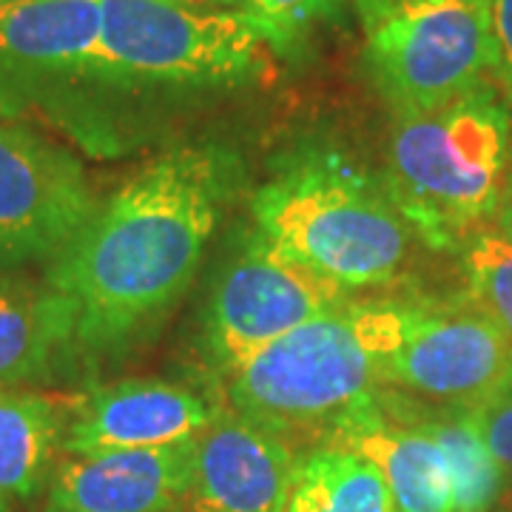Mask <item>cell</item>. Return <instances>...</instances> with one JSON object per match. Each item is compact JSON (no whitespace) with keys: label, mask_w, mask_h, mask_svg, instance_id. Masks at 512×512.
I'll use <instances>...</instances> for the list:
<instances>
[{"label":"cell","mask_w":512,"mask_h":512,"mask_svg":"<svg viewBox=\"0 0 512 512\" xmlns=\"http://www.w3.org/2000/svg\"><path fill=\"white\" fill-rule=\"evenodd\" d=\"M237 160L217 146H183L143 165L49 262L46 282L74 313L77 359L131 348L200 268Z\"/></svg>","instance_id":"cell-1"},{"label":"cell","mask_w":512,"mask_h":512,"mask_svg":"<svg viewBox=\"0 0 512 512\" xmlns=\"http://www.w3.org/2000/svg\"><path fill=\"white\" fill-rule=\"evenodd\" d=\"M251 214L265 242L345 291L396 279L410 251V228L384 180L325 143L282 154Z\"/></svg>","instance_id":"cell-2"},{"label":"cell","mask_w":512,"mask_h":512,"mask_svg":"<svg viewBox=\"0 0 512 512\" xmlns=\"http://www.w3.org/2000/svg\"><path fill=\"white\" fill-rule=\"evenodd\" d=\"M510 165L512 114L481 83L441 109L399 117L384 185L427 248L458 251L495 217Z\"/></svg>","instance_id":"cell-3"},{"label":"cell","mask_w":512,"mask_h":512,"mask_svg":"<svg viewBox=\"0 0 512 512\" xmlns=\"http://www.w3.org/2000/svg\"><path fill=\"white\" fill-rule=\"evenodd\" d=\"M271 46L237 9L100 0L97 89H222L265 72Z\"/></svg>","instance_id":"cell-4"},{"label":"cell","mask_w":512,"mask_h":512,"mask_svg":"<svg viewBox=\"0 0 512 512\" xmlns=\"http://www.w3.org/2000/svg\"><path fill=\"white\" fill-rule=\"evenodd\" d=\"M382 387L348 299L234 370L228 402L288 441L322 436L328 444L345 421L379 402Z\"/></svg>","instance_id":"cell-5"},{"label":"cell","mask_w":512,"mask_h":512,"mask_svg":"<svg viewBox=\"0 0 512 512\" xmlns=\"http://www.w3.org/2000/svg\"><path fill=\"white\" fill-rule=\"evenodd\" d=\"M384 387L470 413L512 393V339L473 305L353 302Z\"/></svg>","instance_id":"cell-6"},{"label":"cell","mask_w":512,"mask_h":512,"mask_svg":"<svg viewBox=\"0 0 512 512\" xmlns=\"http://www.w3.org/2000/svg\"><path fill=\"white\" fill-rule=\"evenodd\" d=\"M373 86L399 117L473 92L493 72L490 0H356Z\"/></svg>","instance_id":"cell-7"},{"label":"cell","mask_w":512,"mask_h":512,"mask_svg":"<svg viewBox=\"0 0 512 512\" xmlns=\"http://www.w3.org/2000/svg\"><path fill=\"white\" fill-rule=\"evenodd\" d=\"M97 43L100 0H0V120L40 109L83 126Z\"/></svg>","instance_id":"cell-8"},{"label":"cell","mask_w":512,"mask_h":512,"mask_svg":"<svg viewBox=\"0 0 512 512\" xmlns=\"http://www.w3.org/2000/svg\"><path fill=\"white\" fill-rule=\"evenodd\" d=\"M348 302V291L254 237L228 265L208 311V350L228 376L285 333Z\"/></svg>","instance_id":"cell-9"},{"label":"cell","mask_w":512,"mask_h":512,"mask_svg":"<svg viewBox=\"0 0 512 512\" xmlns=\"http://www.w3.org/2000/svg\"><path fill=\"white\" fill-rule=\"evenodd\" d=\"M83 163L35 128L0 120V268L55 259L92 220Z\"/></svg>","instance_id":"cell-10"},{"label":"cell","mask_w":512,"mask_h":512,"mask_svg":"<svg viewBox=\"0 0 512 512\" xmlns=\"http://www.w3.org/2000/svg\"><path fill=\"white\" fill-rule=\"evenodd\" d=\"M299 458L293 444L234 407L194 439V473L177 512H285Z\"/></svg>","instance_id":"cell-11"},{"label":"cell","mask_w":512,"mask_h":512,"mask_svg":"<svg viewBox=\"0 0 512 512\" xmlns=\"http://www.w3.org/2000/svg\"><path fill=\"white\" fill-rule=\"evenodd\" d=\"M220 404L185 384L126 379L69 396L63 453L151 450L200 436Z\"/></svg>","instance_id":"cell-12"},{"label":"cell","mask_w":512,"mask_h":512,"mask_svg":"<svg viewBox=\"0 0 512 512\" xmlns=\"http://www.w3.org/2000/svg\"><path fill=\"white\" fill-rule=\"evenodd\" d=\"M191 473L194 439L151 450L63 453L43 512H177Z\"/></svg>","instance_id":"cell-13"},{"label":"cell","mask_w":512,"mask_h":512,"mask_svg":"<svg viewBox=\"0 0 512 512\" xmlns=\"http://www.w3.org/2000/svg\"><path fill=\"white\" fill-rule=\"evenodd\" d=\"M328 444L373 461L387 481L396 512H456L444 453L419 424L404 419L387 387L379 402L345 421Z\"/></svg>","instance_id":"cell-14"},{"label":"cell","mask_w":512,"mask_h":512,"mask_svg":"<svg viewBox=\"0 0 512 512\" xmlns=\"http://www.w3.org/2000/svg\"><path fill=\"white\" fill-rule=\"evenodd\" d=\"M72 362V305L46 279L0 268V387L49 382Z\"/></svg>","instance_id":"cell-15"},{"label":"cell","mask_w":512,"mask_h":512,"mask_svg":"<svg viewBox=\"0 0 512 512\" xmlns=\"http://www.w3.org/2000/svg\"><path fill=\"white\" fill-rule=\"evenodd\" d=\"M66 419L63 396L0 387V512H26L49 490Z\"/></svg>","instance_id":"cell-16"},{"label":"cell","mask_w":512,"mask_h":512,"mask_svg":"<svg viewBox=\"0 0 512 512\" xmlns=\"http://www.w3.org/2000/svg\"><path fill=\"white\" fill-rule=\"evenodd\" d=\"M285 512H396L379 467L348 447L322 444L299 458Z\"/></svg>","instance_id":"cell-17"},{"label":"cell","mask_w":512,"mask_h":512,"mask_svg":"<svg viewBox=\"0 0 512 512\" xmlns=\"http://www.w3.org/2000/svg\"><path fill=\"white\" fill-rule=\"evenodd\" d=\"M430 439L439 444L444 453L450 481H453V501L456 512H490L493 504L504 493V470L495 464L490 450L473 430L464 413H447L424 416L416 421Z\"/></svg>","instance_id":"cell-18"},{"label":"cell","mask_w":512,"mask_h":512,"mask_svg":"<svg viewBox=\"0 0 512 512\" xmlns=\"http://www.w3.org/2000/svg\"><path fill=\"white\" fill-rule=\"evenodd\" d=\"M464 302L512 339V242L481 231L464 251Z\"/></svg>","instance_id":"cell-19"},{"label":"cell","mask_w":512,"mask_h":512,"mask_svg":"<svg viewBox=\"0 0 512 512\" xmlns=\"http://www.w3.org/2000/svg\"><path fill=\"white\" fill-rule=\"evenodd\" d=\"M345 0H234L239 15L251 20L276 55H293L313 26L336 20Z\"/></svg>","instance_id":"cell-20"},{"label":"cell","mask_w":512,"mask_h":512,"mask_svg":"<svg viewBox=\"0 0 512 512\" xmlns=\"http://www.w3.org/2000/svg\"><path fill=\"white\" fill-rule=\"evenodd\" d=\"M473 430H476L484 447L490 450V456L495 458V464L504 470V476H512V393L504 399L484 404L478 410L464 413Z\"/></svg>","instance_id":"cell-21"},{"label":"cell","mask_w":512,"mask_h":512,"mask_svg":"<svg viewBox=\"0 0 512 512\" xmlns=\"http://www.w3.org/2000/svg\"><path fill=\"white\" fill-rule=\"evenodd\" d=\"M493 26V74L512 97V0H490Z\"/></svg>","instance_id":"cell-22"},{"label":"cell","mask_w":512,"mask_h":512,"mask_svg":"<svg viewBox=\"0 0 512 512\" xmlns=\"http://www.w3.org/2000/svg\"><path fill=\"white\" fill-rule=\"evenodd\" d=\"M495 231L512 242V180L504 191V200L498 205V211H495Z\"/></svg>","instance_id":"cell-23"},{"label":"cell","mask_w":512,"mask_h":512,"mask_svg":"<svg viewBox=\"0 0 512 512\" xmlns=\"http://www.w3.org/2000/svg\"><path fill=\"white\" fill-rule=\"evenodd\" d=\"M504 510L512 512V476L507 481V490H504Z\"/></svg>","instance_id":"cell-24"},{"label":"cell","mask_w":512,"mask_h":512,"mask_svg":"<svg viewBox=\"0 0 512 512\" xmlns=\"http://www.w3.org/2000/svg\"><path fill=\"white\" fill-rule=\"evenodd\" d=\"M504 512H507V510H504Z\"/></svg>","instance_id":"cell-25"}]
</instances>
